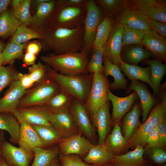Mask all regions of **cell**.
Wrapping results in <instances>:
<instances>
[{
	"instance_id": "cell-33",
	"label": "cell",
	"mask_w": 166,
	"mask_h": 166,
	"mask_svg": "<svg viewBox=\"0 0 166 166\" xmlns=\"http://www.w3.org/2000/svg\"><path fill=\"white\" fill-rule=\"evenodd\" d=\"M144 63L149 65L151 87L154 95L158 96L160 93L161 81L166 73V65L160 61L154 59H148Z\"/></svg>"
},
{
	"instance_id": "cell-4",
	"label": "cell",
	"mask_w": 166,
	"mask_h": 166,
	"mask_svg": "<svg viewBox=\"0 0 166 166\" xmlns=\"http://www.w3.org/2000/svg\"><path fill=\"white\" fill-rule=\"evenodd\" d=\"M60 91L59 87L55 81L46 75L41 81L26 90L18 108L45 105Z\"/></svg>"
},
{
	"instance_id": "cell-23",
	"label": "cell",
	"mask_w": 166,
	"mask_h": 166,
	"mask_svg": "<svg viewBox=\"0 0 166 166\" xmlns=\"http://www.w3.org/2000/svg\"><path fill=\"white\" fill-rule=\"evenodd\" d=\"M114 156L104 144H92L87 155L82 160L92 166H101L111 162Z\"/></svg>"
},
{
	"instance_id": "cell-49",
	"label": "cell",
	"mask_w": 166,
	"mask_h": 166,
	"mask_svg": "<svg viewBox=\"0 0 166 166\" xmlns=\"http://www.w3.org/2000/svg\"><path fill=\"white\" fill-rule=\"evenodd\" d=\"M157 128L159 136V145L165 148L166 145V116Z\"/></svg>"
},
{
	"instance_id": "cell-28",
	"label": "cell",
	"mask_w": 166,
	"mask_h": 166,
	"mask_svg": "<svg viewBox=\"0 0 166 166\" xmlns=\"http://www.w3.org/2000/svg\"><path fill=\"white\" fill-rule=\"evenodd\" d=\"M103 73L106 77L111 76L114 78V82L109 83V89L115 90L126 89L127 88V80L126 79L119 66L111 62L107 58L104 57Z\"/></svg>"
},
{
	"instance_id": "cell-6",
	"label": "cell",
	"mask_w": 166,
	"mask_h": 166,
	"mask_svg": "<svg viewBox=\"0 0 166 166\" xmlns=\"http://www.w3.org/2000/svg\"><path fill=\"white\" fill-rule=\"evenodd\" d=\"M86 12L85 6H70L61 1H56L49 30L59 28L74 29L83 26Z\"/></svg>"
},
{
	"instance_id": "cell-48",
	"label": "cell",
	"mask_w": 166,
	"mask_h": 166,
	"mask_svg": "<svg viewBox=\"0 0 166 166\" xmlns=\"http://www.w3.org/2000/svg\"><path fill=\"white\" fill-rule=\"evenodd\" d=\"M147 22L150 28L161 36L166 38V22L154 21L147 18Z\"/></svg>"
},
{
	"instance_id": "cell-59",
	"label": "cell",
	"mask_w": 166,
	"mask_h": 166,
	"mask_svg": "<svg viewBox=\"0 0 166 166\" xmlns=\"http://www.w3.org/2000/svg\"><path fill=\"white\" fill-rule=\"evenodd\" d=\"M4 132L2 130H0V143L1 141L4 139ZM1 154V152L0 150V154Z\"/></svg>"
},
{
	"instance_id": "cell-12",
	"label": "cell",
	"mask_w": 166,
	"mask_h": 166,
	"mask_svg": "<svg viewBox=\"0 0 166 166\" xmlns=\"http://www.w3.org/2000/svg\"><path fill=\"white\" fill-rule=\"evenodd\" d=\"M92 144L79 132L68 138L61 139L58 146L61 153L77 155L83 159L87 155Z\"/></svg>"
},
{
	"instance_id": "cell-7",
	"label": "cell",
	"mask_w": 166,
	"mask_h": 166,
	"mask_svg": "<svg viewBox=\"0 0 166 166\" xmlns=\"http://www.w3.org/2000/svg\"><path fill=\"white\" fill-rule=\"evenodd\" d=\"M92 74L89 95L84 104L91 115L109 101L108 96L109 84L108 79L102 71L95 72Z\"/></svg>"
},
{
	"instance_id": "cell-43",
	"label": "cell",
	"mask_w": 166,
	"mask_h": 166,
	"mask_svg": "<svg viewBox=\"0 0 166 166\" xmlns=\"http://www.w3.org/2000/svg\"><path fill=\"white\" fill-rule=\"evenodd\" d=\"M91 50V57L87 67L88 73L93 74L97 72H103L104 52L103 48H92Z\"/></svg>"
},
{
	"instance_id": "cell-60",
	"label": "cell",
	"mask_w": 166,
	"mask_h": 166,
	"mask_svg": "<svg viewBox=\"0 0 166 166\" xmlns=\"http://www.w3.org/2000/svg\"><path fill=\"white\" fill-rule=\"evenodd\" d=\"M51 166H61L59 161H57L53 163Z\"/></svg>"
},
{
	"instance_id": "cell-9",
	"label": "cell",
	"mask_w": 166,
	"mask_h": 166,
	"mask_svg": "<svg viewBox=\"0 0 166 166\" xmlns=\"http://www.w3.org/2000/svg\"><path fill=\"white\" fill-rule=\"evenodd\" d=\"M69 110L79 132L94 144L96 138L95 128L85 104L74 98Z\"/></svg>"
},
{
	"instance_id": "cell-55",
	"label": "cell",
	"mask_w": 166,
	"mask_h": 166,
	"mask_svg": "<svg viewBox=\"0 0 166 166\" xmlns=\"http://www.w3.org/2000/svg\"><path fill=\"white\" fill-rule=\"evenodd\" d=\"M11 1L10 0H0V14L6 10Z\"/></svg>"
},
{
	"instance_id": "cell-41",
	"label": "cell",
	"mask_w": 166,
	"mask_h": 166,
	"mask_svg": "<svg viewBox=\"0 0 166 166\" xmlns=\"http://www.w3.org/2000/svg\"><path fill=\"white\" fill-rule=\"evenodd\" d=\"M27 44V42L18 44L10 42L8 44L2 52L3 57L2 65L11 62L15 59L22 57L23 49Z\"/></svg>"
},
{
	"instance_id": "cell-19",
	"label": "cell",
	"mask_w": 166,
	"mask_h": 166,
	"mask_svg": "<svg viewBox=\"0 0 166 166\" xmlns=\"http://www.w3.org/2000/svg\"><path fill=\"white\" fill-rule=\"evenodd\" d=\"M108 96L113 105L111 118L112 123L114 125L119 123L122 117L130 110L138 97L134 91L127 96L119 97L113 94L109 89L108 92Z\"/></svg>"
},
{
	"instance_id": "cell-50",
	"label": "cell",
	"mask_w": 166,
	"mask_h": 166,
	"mask_svg": "<svg viewBox=\"0 0 166 166\" xmlns=\"http://www.w3.org/2000/svg\"><path fill=\"white\" fill-rule=\"evenodd\" d=\"M145 143L146 146L149 147L159 145V136L157 127L152 130L148 134Z\"/></svg>"
},
{
	"instance_id": "cell-38",
	"label": "cell",
	"mask_w": 166,
	"mask_h": 166,
	"mask_svg": "<svg viewBox=\"0 0 166 166\" xmlns=\"http://www.w3.org/2000/svg\"><path fill=\"white\" fill-rule=\"evenodd\" d=\"M30 0H14L12 2L14 12L21 24L26 26L31 24L32 16L30 12Z\"/></svg>"
},
{
	"instance_id": "cell-53",
	"label": "cell",
	"mask_w": 166,
	"mask_h": 166,
	"mask_svg": "<svg viewBox=\"0 0 166 166\" xmlns=\"http://www.w3.org/2000/svg\"><path fill=\"white\" fill-rule=\"evenodd\" d=\"M63 4L70 6L85 7L88 0H60Z\"/></svg>"
},
{
	"instance_id": "cell-32",
	"label": "cell",
	"mask_w": 166,
	"mask_h": 166,
	"mask_svg": "<svg viewBox=\"0 0 166 166\" xmlns=\"http://www.w3.org/2000/svg\"><path fill=\"white\" fill-rule=\"evenodd\" d=\"M131 81L140 80L148 84L151 87L150 69L149 66L141 67L136 65L129 64L122 61L118 65Z\"/></svg>"
},
{
	"instance_id": "cell-44",
	"label": "cell",
	"mask_w": 166,
	"mask_h": 166,
	"mask_svg": "<svg viewBox=\"0 0 166 166\" xmlns=\"http://www.w3.org/2000/svg\"><path fill=\"white\" fill-rule=\"evenodd\" d=\"M18 73L11 66H0V93L8 85L18 80Z\"/></svg>"
},
{
	"instance_id": "cell-2",
	"label": "cell",
	"mask_w": 166,
	"mask_h": 166,
	"mask_svg": "<svg viewBox=\"0 0 166 166\" xmlns=\"http://www.w3.org/2000/svg\"><path fill=\"white\" fill-rule=\"evenodd\" d=\"M46 65V75L55 81L60 90L82 103H85L91 88L92 74L65 75L58 73Z\"/></svg>"
},
{
	"instance_id": "cell-15",
	"label": "cell",
	"mask_w": 166,
	"mask_h": 166,
	"mask_svg": "<svg viewBox=\"0 0 166 166\" xmlns=\"http://www.w3.org/2000/svg\"><path fill=\"white\" fill-rule=\"evenodd\" d=\"M20 125L18 144L27 152L34 155V148L37 147L42 148L41 141L36 132L31 125L18 114L17 111L13 114Z\"/></svg>"
},
{
	"instance_id": "cell-37",
	"label": "cell",
	"mask_w": 166,
	"mask_h": 166,
	"mask_svg": "<svg viewBox=\"0 0 166 166\" xmlns=\"http://www.w3.org/2000/svg\"><path fill=\"white\" fill-rule=\"evenodd\" d=\"M113 26L112 18H104L97 29L92 49L103 47L108 40Z\"/></svg>"
},
{
	"instance_id": "cell-17",
	"label": "cell",
	"mask_w": 166,
	"mask_h": 166,
	"mask_svg": "<svg viewBox=\"0 0 166 166\" xmlns=\"http://www.w3.org/2000/svg\"><path fill=\"white\" fill-rule=\"evenodd\" d=\"M25 91L18 80L12 82L4 96L0 99V113L14 114L16 111L20 100Z\"/></svg>"
},
{
	"instance_id": "cell-5",
	"label": "cell",
	"mask_w": 166,
	"mask_h": 166,
	"mask_svg": "<svg viewBox=\"0 0 166 166\" xmlns=\"http://www.w3.org/2000/svg\"><path fill=\"white\" fill-rule=\"evenodd\" d=\"M166 112V93L163 92L160 101L152 108L146 120L141 123L128 141V148L134 149L137 145H146V139L148 133L157 127L164 117Z\"/></svg>"
},
{
	"instance_id": "cell-61",
	"label": "cell",
	"mask_w": 166,
	"mask_h": 166,
	"mask_svg": "<svg viewBox=\"0 0 166 166\" xmlns=\"http://www.w3.org/2000/svg\"><path fill=\"white\" fill-rule=\"evenodd\" d=\"M4 45L3 43L0 41V50L3 51L4 49Z\"/></svg>"
},
{
	"instance_id": "cell-35",
	"label": "cell",
	"mask_w": 166,
	"mask_h": 166,
	"mask_svg": "<svg viewBox=\"0 0 166 166\" xmlns=\"http://www.w3.org/2000/svg\"><path fill=\"white\" fill-rule=\"evenodd\" d=\"M21 24L14 11L5 10L0 14V37L12 35Z\"/></svg>"
},
{
	"instance_id": "cell-36",
	"label": "cell",
	"mask_w": 166,
	"mask_h": 166,
	"mask_svg": "<svg viewBox=\"0 0 166 166\" xmlns=\"http://www.w3.org/2000/svg\"><path fill=\"white\" fill-rule=\"evenodd\" d=\"M74 98L60 90L44 105L52 113L69 110Z\"/></svg>"
},
{
	"instance_id": "cell-62",
	"label": "cell",
	"mask_w": 166,
	"mask_h": 166,
	"mask_svg": "<svg viewBox=\"0 0 166 166\" xmlns=\"http://www.w3.org/2000/svg\"><path fill=\"white\" fill-rule=\"evenodd\" d=\"M143 166H166V164H164L161 165H151L145 164Z\"/></svg>"
},
{
	"instance_id": "cell-11",
	"label": "cell",
	"mask_w": 166,
	"mask_h": 166,
	"mask_svg": "<svg viewBox=\"0 0 166 166\" xmlns=\"http://www.w3.org/2000/svg\"><path fill=\"white\" fill-rule=\"evenodd\" d=\"M0 155L9 166H29L34 155L20 147H16L5 140L0 143Z\"/></svg>"
},
{
	"instance_id": "cell-20",
	"label": "cell",
	"mask_w": 166,
	"mask_h": 166,
	"mask_svg": "<svg viewBox=\"0 0 166 166\" xmlns=\"http://www.w3.org/2000/svg\"><path fill=\"white\" fill-rule=\"evenodd\" d=\"M50 123L59 132L62 139L68 138L79 132L69 110L53 113Z\"/></svg>"
},
{
	"instance_id": "cell-56",
	"label": "cell",
	"mask_w": 166,
	"mask_h": 166,
	"mask_svg": "<svg viewBox=\"0 0 166 166\" xmlns=\"http://www.w3.org/2000/svg\"><path fill=\"white\" fill-rule=\"evenodd\" d=\"M0 166H9L0 154Z\"/></svg>"
},
{
	"instance_id": "cell-58",
	"label": "cell",
	"mask_w": 166,
	"mask_h": 166,
	"mask_svg": "<svg viewBox=\"0 0 166 166\" xmlns=\"http://www.w3.org/2000/svg\"><path fill=\"white\" fill-rule=\"evenodd\" d=\"M1 51L0 50V66H2L3 62V57Z\"/></svg>"
},
{
	"instance_id": "cell-40",
	"label": "cell",
	"mask_w": 166,
	"mask_h": 166,
	"mask_svg": "<svg viewBox=\"0 0 166 166\" xmlns=\"http://www.w3.org/2000/svg\"><path fill=\"white\" fill-rule=\"evenodd\" d=\"M101 7L105 17L112 18L128 6V0H98L95 1Z\"/></svg>"
},
{
	"instance_id": "cell-31",
	"label": "cell",
	"mask_w": 166,
	"mask_h": 166,
	"mask_svg": "<svg viewBox=\"0 0 166 166\" xmlns=\"http://www.w3.org/2000/svg\"><path fill=\"white\" fill-rule=\"evenodd\" d=\"M140 113V105L136 103L124 117L123 125V135L127 142L141 124L139 119Z\"/></svg>"
},
{
	"instance_id": "cell-22",
	"label": "cell",
	"mask_w": 166,
	"mask_h": 166,
	"mask_svg": "<svg viewBox=\"0 0 166 166\" xmlns=\"http://www.w3.org/2000/svg\"><path fill=\"white\" fill-rule=\"evenodd\" d=\"M131 81V84L127 93H129L133 90L140 98L142 110V120L144 122L147 119L150 112L154 106L156 100L147 86L144 83H140L136 80Z\"/></svg>"
},
{
	"instance_id": "cell-16",
	"label": "cell",
	"mask_w": 166,
	"mask_h": 166,
	"mask_svg": "<svg viewBox=\"0 0 166 166\" xmlns=\"http://www.w3.org/2000/svg\"><path fill=\"white\" fill-rule=\"evenodd\" d=\"M147 18L143 13L127 6L117 15V22L129 27L145 31L150 29L147 22Z\"/></svg>"
},
{
	"instance_id": "cell-13",
	"label": "cell",
	"mask_w": 166,
	"mask_h": 166,
	"mask_svg": "<svg viewBox=\"0 0 166 166\" xmlns=\"http://www.w3.org/2000/svg\"><path fill=\"white\" fill-rule=\"evenodd\" d=\"M124 28L121 24L117 23L106 43L102 47L104 57L118 65L122 61L121 56L122 49V36Z\"/></svg>"
},
{
	"instance_id": "cell-18",
	"label": "cell",
	"mask_w": 166,
	"mask_h": 166,
	"mask_svg": "<svg viewBox=\"0 0 166 166\" xmlns=\"http://www.w3.org/2000/svg\"><path fill=\"white\" fill-rule=\"evenodd\" d=\"M92 123L97 132L98 144H104L112 123L109 113V101L91 115Z\"/></svg>"
},
{
	"instance_id": "cell-54",
	"label": "cell",
	"mask_w": 166,
	"mask_h": 166,
	"mask_svg": "<svg viewBox=\"0 0 166 166\" xmlns=\"http://www.w3.org/2000/svg\"><path fill=\"white\" fill-rule=\"evenodd\" d=\"M36 59V55L26 52L24 56L23 61L24 63L26 65H32L35 64Z\"/></svg>"
},
{
	"instance_id": "cell-29",
	"label": "cell",
	"mask_w": 166,
	"mask_h": 166,
	"mask_svg": "<svg viewBox=\"0 0 166 166\" xmlns=\"http://www.w3.org/2000/svg\"><path fill=\"white\" fill-rule=\"evenodd\" d=\"M122 57L124 61L129 64L136 65L152 56L151 53L142 45L134 44L124 46Z\"/></svg>"
},
{
	"instance_id": "cell-42",
	"label": "cell",
	"mask_w": 166,
	"mask_h": 166,
	"mask_svg": "<svg viewBox=\"0 0 166 166\" xmlns=\"http://www.w3.org/2000/svg\"><path fill=\"white\" fill-rule=\"evenodd\" d=\"M121 25L124 28V32L122 36V47L134 44H140L142 45L141 41L144 36V31Z\"/></svg>"
},
{
	"instance_id": "cell-1",
	"label": "cell",
	"mask_w": 166,
	"mask_h": 166,
	"mask_svg": "<svg viewBox=\"0 0 166 166\" xmlns=\"http://www.w3.org/2000/svg\"><path fill=\"white\" fill-rule=\"evenodd\" d=\"M83 26L74 29L57 28L44 33L40 39L43 51H52L56 54L81 51L83 45Z\"/></svg>"
},
{
	"instance_id": "cell-14",
	"label": "cell",
	"mask_w": 166,
	"mask_h": 166,
	"mask_svg": "<svg viewBox=\"0 0 166 166\" xmlns=\"http://www.w3.org/2000/svg\"><path fill=\"white\" fill-rule=\"evenodd\" d=\"M20 116L30 125H51L53 113L45 105H35L18 108Z\"/></svg>"
},
{
	"instance_id": "cell-3",
	"label": "cell",
	"mask_w": 166,
	"mask_h": 166,
	"mask_svg": "<svg viewBox=\"0 0 166 166\" xmlns=\"http://www.w3.org/2000/svg\"><path fill=\"white\" fill-rule=\"evenodd\" d=\"M41 61L54 71L67 75L88 74V54L84 51L56 54L40 57Z\"/></svg>"
},
{
	"instance_id": "cell-57",
	"label": "cell",
	"mask_w": 166,
	"mask_h": 166,
	"mask_svg": "<svg viewBox=\"0 0 166 166\" xmlns=\"http://www.w3.org/2000/svg\"><path fill=\"white\" fill-rule=\"evenodd\" d=\"M101 166H123L119 164H117L112 162H111L107 164Z\"/></svg>"
},
{
	"instance_id": "cell-26",
	"label": "cell",
	"mask_w": 166,
	"mask_h": 166,
	"mask_svg": "<svg viewBox=\"0 0 166 166\" xmlns=\"http://www.w3.org/2000/svg\"><path fill=\"white\" fill-rule=\"evenodd\" d=\"M145 152V148L138 145L132 151L114 156L111 162L123 166H143L147 162L143 157Z\"/></svg>"
},
{
	"instance_id": "cell-46",
	"label": "cell",
	"mask_w": 166,
	"mask_h": 166,
	"mask_svg": "<svg viewBox=\"0 0 166 166\" xmlns=\"http://www.w3.org/2000/svg\"><path fill=\"white\" fill-rule=\"evenodd\" d=\"M58 159L61 166H92L84 162L77 155H64L59 152Z\"/></svg>"
},
{
	"instance_id": "cell-24",
	"label": "cell",
	"mask_w": 166,
	"mask_h": 166,
	"mask_svg": "<svg viewBox=\"0 0 166 166\" xmlns=\"http://www.w3.org/2000/svg\"><path fill=\"white\" fill-rule=\"evenodd\" d=\"M56 5V1L53 0H48L38 3L36 11L32 17L31 24L34 26L48 25L49 30Z\"/></svg>"
},
{
	"instance_id": "cell-52",
	"label": "cell",
	"mask_w": 166,
	"mask_h": 166,
	"mask_svg": "<svg viewBox=\"0 0 166 166\" xmlns=\"http://www.w3.org/2000/svg\"><path fill=\"white\" fill-rule=\"evenodd\" d=\"M26 52H28L35 55L38 54L42 49V45L40 42L34 41L31 42L27 44Z\"/></svg>"
},
{
	"instance_id": "cell-51",
	"label": "cell",
	"mask_w": 166,
	"mask_h": 166,
	"mask_svg": "<svg viewBox=\"0 0 166 166\" xmlns=\"http://www.w3.org/2000/svg\"><path fill=\"white\" fill-rule=\"evenodd\" d=\"M17 77L21 86L26 90L31 87L34 84L28 73H18Z\"/></svg>"
},
{
	"instance_id": "cell-39",
	"label": "cell",
	"mask_w": 166,
	"mask_h": 166,
	"mask_svg": "<svg viewBox=\"0 0 166 166\" xmlns=\"http://www.w3.org/2000/svg\"><path fill=\"white\" fill-rule=\"evenodd\" d=\"M44 35V33L37 32L28 28L25 25L21 24L12 35L11 42L22 44L32 39H41Z\"/></svg>"
},
{
	"instance_id": "cell-8",
	"label": "cell",
	"mask_w": 166,
	"mask_h": 166,
	"mask_svg": "<svg viewBox=\"0 0 166 166\" xmlns=\"http://www.w3.org/2000/svg\"><path fill=\"white\" fill-rule=\"evenodd\" d=\"M86 14L83 23L84 34L81 51L88 54L92 50L99 25L103 19L100 8L93 0H88L86 5Z\"/></svg>"
},
{
	"instance_id": "cell-45",
	"label": "cell",
	"mask_w": 166,
	"mask_h": 166,
	"mask_svg": "<svg viewBox=\"0 0 166 166\" xmlns=\"http://www.w3.org/2000/svg\"><path fill=\"white\" fill-rule=\"evenodd\" d=\"M148 157L153 163L161 165L166 162V152L165 148L158 145L152 147L144 148Z\"/></svg>"
},
{
	"instance_id": "cell-10",
	"label": "cell",
	"mask_w": 166,
	"mask_h": 166,
	"mask_svg": "<svg viewBox=\"0 0 166 166\" xmlns=\"http://www.w3.org/2000/svg\"><path fill=\"white\" fill-rule=\"evenodd\" d=\"M128 6L139 10L148 18L157 21L166 22L165 1L128 0Z\"/></svg>"
},
{
	"instance_id": "cell-21",
	"label": "cell",
	"mask_w": 166,
	"mask_h": 166,
	"mask_svg": "<svg viewBox=\"0 0 166 166\" xmlns=\"http://www.w3.org/2000/svg\"><path fill=\"white\" fill-rule=\"evenodd\" d=\"M141 41L142 45L152 53V56L160 60L166 58V39L155 31L150 29L144 31Z\"/></svg>"
},
{
	"instance_id": "cell-30",
	"label": "cell",
	"mask_w": 166,
	"mask_h": 166,
	"mask_svg": "<svg viewBox=\"0 0 166 166\" xmlns=\"http://www.w3.org/2000/svg\"><path fill=\"white\" fill-rule=\"evenodd\" d=\"M31 125L38 134L42 148L53 147L62 139L59 132L52 125Z\"/></svg>"
},
{
	"instance_id": "cell-27",
	"label": "cell",
	"mask_w": 166,
	"mask_h": 166,
	"mask_svg": "<svg viewBox=\"0 0 166 166\" xmlns=\"http://www.w3.org/2000/svg\"><path fill=\"white\" fill-rule=\"evenodd\" d=\"M58 147L55 145L49 148L37 147L34 148L33 161L30 166H51L59 161Z\"/></svg>"
},
{
	"instance_id": "cell-34",
	"label": "cell",
	"mask_w": 166,
	"mask_h": 166,
	"mask_svg": "<svg viewBox=\"0 0 166 166\" xmlns=\"http://www.w3.org/2000/svg\"><path fill=\"white\" fill-rule=\"evenodd\" d=\"M20 125L13 114L7 113H0V130L6 131L10 136L9 140L14 144H18Z\"/></svg>"
},
{
	"instance_id": "cell-25",
	"label": "cell",
	"mask_w": 166,
	"mask_h": 166,
	"mask_svg": "<svg viewBox=\"0 0 166 166\" xmlns=\"http://www.w3.org/2000/svg\"><path fill=\"white\" fill-rule=\"evenodd\" d=\"M104 144L114 156L123 154L128 148V142L121 130L119 123L114 125L111 132L107 136Z\"/></svg>"
},
{
	"instance_id": "cell-47",
	"label": "cell",
	"mask_w": 166,
	"mask_h": 166,
	"mask_svg": "<svg viewBox=\"0 0 166 166\" xmlns=\"http://www.w3.org/2000/svg\"><path fill=\"white\" fill-rule=\"evenodd\" d=\"M47 68L39 61L28 68V74L35 83L41 81L46 76Z\"/></svg>"
}]
</instances>
